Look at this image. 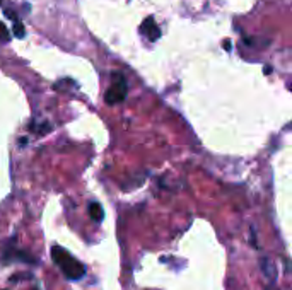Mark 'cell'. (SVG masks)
<instances>
[{
  "label": "cell",
  "mask_w": 292,
  "mask_h": 290,
  "mask_svg": "<svg viewBox=\"0 0 292 290\" xmlns=\"http://www.w3.org/2000/svg\"><path fill=\"white\" fill-rule=\"evenodd\" d=\"M268 290H272V289H268Z\"/></svg>",
  "instance_id": "9c48e42d"
},
{
  "label": "cell",
  "mask_w": 292,
  "mask_h": 290,
  "mask_svg": "<svg viewBox=\"0 0 292 290\" xmlns=\"http://www.w3.org/2000/svg\"><path fill=\"white\" fill-rule=\"evenodd\" d=\"M9 29L5 28L2 21H0V41H9Z\"/></svg>",
  "instance_id": "52a82bcc"
},
{
  "label": "cell",
  "mask_w": 292,
  "mask_h": 290,
  "mask_svg": "<svg viewBox=\"0 0 292 290\" xmlns=\"http://www.w3.org/2000/svg\"><path fill=\"white\" fill-rule=\"evenodd\" d=\"M126 96V80L121 73H115L113 77V84L110 86V89L106 91L105 99L108 104H117L121 103Z\"/></svg>",
  "instance_id": "7a4b0ae2"
},
{
  "label": "cell",
  "mask_w": 292,
  "mask_h": 290,
  "mask_svg": "<svg viewBox=\"0 0 292 290\" xmlns=\"http://www.w3.org/2000/svg\"><path fill=\"white\" fill-rule=\"evenodd\" d=\"M52 260L55 261V265L61 270V273L65 275V278L72 282L80 280L86 275V268L79 260H75L67 249L60 246H53L52 247Z\"/></svg>",
  "instance_id": "6da1fadb"
},
{
  "label": "cell",
  "mask_w": 292,
  "mask_h": 290,
  "mask_svg": "<svg viewBox=\"0 0 292 290\" xmlns=\"http://www.w3.org/2000/svg\"><path fill=\"white\" fill-rule=\"evenodd\" d=\"M14 36H17V38H24L26 36V31H24V24H22L21 21H14Z\"/></svg>",
  "instance_id": "8992f818"
},
{
  "label": "cell",
  "mask_w": 292,
  "mask_h": 290,
  "mask_svg": "<svg viewBox=\"0 0 292 290\" xmlns=\"http://www.w3.org/2000/svg\"><path fill=\"white\" fill-rule=\"evenodd\" d=\"M89 215H91L92 220H96V222H101L103 217H105V212H103L101 205L96 203V202H92L89 205Z\"/></svg>",
  "instance_id": "5b68a950"
},
{
  "label": "cell",
  "mask_w": 292,
  "mask_h": 290,
  "mask_svg": "<svg viewBox=\"0 0 292 290\" xmlns=\"http://www.w3.org/2000/svg\"><path fill=\"white\" fill-rule=\"evenodd\" d=\"M263 72H265V73H270V72H272V68H270V67H267V68H263Z\"/></svg>",
  "instance_id": "ba28073f"
},
{
  "label": "cell",
  "mask_w": 292,
  "mask_h": 290,
  "mask_svg": "<svg viewBox=\"0 0 292 290\" xmlns=\"http://www.w3.org/2000/svg\"><path fill=\"white\" fill-rule=\"evenodd\" d=\"M140 33L145 34V36H147L151 41L159 40V36H161V31H159V28H157V24H156V21H154V17H147L144 22H142Z\"/></svg>",
  "instance_id": "3957f363"
},
{
  "label": "cell",
  "mask_w": 292,
  "mask_h": 290,
  "mask_svg": "<svg viewBox=\"0 0 292 290\" xmlns=\"http://www.w3.org/2000/svg\"><path fill=\"white\" fill-rule=\"evenodd\" d=\"M260 265H261V270H263L265 275L270 278V280H274V278H275V266H274V263L268 260V258H261Z\"/></svg>",
  "instance_id": "277c9868"
}]
</instances>
